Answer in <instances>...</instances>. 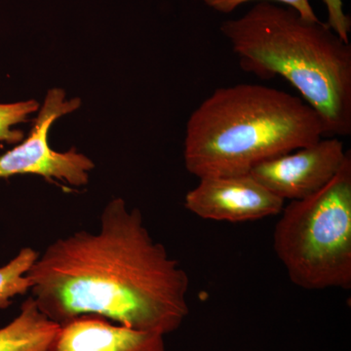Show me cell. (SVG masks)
I'll use <instances>...</instances> for the list:
<instances>
[{
  "label": "cell",
  "instance_id": "cell-1",
  "mask_svg": "<svg viewBox=\"0 0 351 351\" xmlns=\"http://www.w3.org/2000/svg\"><path fill=\"white\" fill-rule=\"evenodd\" d=\"M27 276L32 299L59 325L96 315L166 336L189 313L188 274L119 197L104 208L98 232L55 240Z\"/></svg>",
  "mask_w": 351,
  "mask_h": 351
},
{
  "label": "cell",
  "instance_id": "cell-2",
  "mask_svg": "<svg viewBox=\"0 0 351 351\" xmlns=\"http://www.w3.org/2000/svg\"><path fill=\"white\" fill-rule=\"evenodd\" d=\"M221 32L245 73L287 80L317 112L325 137L351 134V45L327 23L260 1Z\"/></svg>",
  "mask_w": 351,
  "mask_h": 351
},
{
  "label": "cell",
  "instance_id": "cell-3",
  "mask_svg": "<svg viewBox=\"0 0 351 351\" xmlns=\"http://www.w3.org/2000/svg\"><path fill=\"white\" fill-rule=\"evenodd\" d=\"M324 137L319 115L295 95L253 83L219 87L189 117L184 165L198 179L249 174Z\"/></svg>",
  "mask_w": 351,
  "mask_h": 351
},
{
  "label": "cell",
  "instance_id": "cell-4",
  "mask_svg": "<svg viewBox=\"0 0 351 351\" xmlns=\"http://www.w3.org/2000/svg\"><path fill=\"white\" fill-rule=\"evenodd\" d=\"M274 232L277 258L304 290L351 289V152L309 197L284 206Z\"/></svg>",
  "mask_w": 351,
  "mask_h": 351
},
{
  "label": "cell",
  "instance_id": "cell-5",
  "mask_svg": "<svg viewBox=\"0 0 351 351\" xmlns=\"http://www.w3.org/2000/svg\"><path fill=\"white\" fill-rule=\"evenodd\" d=\"M80 106V99L69 100L63 89L49 90L27 138L0 156V179L32 174L47 180H59L73 186L87 184L89 173L95 168L93 161L75 149L66 152L54 151L48 143L53 123L75 112Z\"/></svg>",
  "mask_w": 351,
  "mask_h": 351
},
{
  "label": "cell",
  "instance_id": "cell-6",
  "mask_svg": "<svg viewBox=\"0 0 351 351\" xmlns=\"http://www.w3.org/2000/svg\"><path fill=\"white\" fill-rule=\"evenodd\" d=\"M348 152L339 138L324 137L258 164L249 174L284 201L302 200L334 179Z\"/></svg>",
  "mask_w": 351,
  "mask_h": 351
},
{
  "label": "cell",
  "instance_id": "cell-7",
  "mask_svg": "<svg viewBox=\"0 0 351 351\" xmlns=\"http://www.w3.org/2000/svg\"><path fill=\"white\" fill-rule=\"evenodd\" d=\"M184 207L204 219L244 223L276 216L285 201L250 174L199 179L184 197Z\"/></svg>",
  "mask_w": 351,
  "mask_h": 351
},
{
  "label": "cell",
  "instance_id": "cell-8",
  "mask_svg": "<svg viewBox=\"0 0 351 351\" xmlns=\"http://www.w3.org/2000/svg\"><path fill=\"white\" fill-rule=\"evenodd\" d=\"M164 337L82 315L60 325L50 351H168Z\"/></svg>",
  "mask_w": 351,
  "mask_h": 351
},
{
  "label": "cell",
  "instance_id": "cell-9",
  "mask_svg": "<svg viewBox=\"0 0 351 351\" xmlns=\"http://www.w3.org/2000/svg\"><path fill=\"white\" fill-rule=\"evenodd\" d=\"M59 327L27 298L19 315L0 329V351H50Z\"/></svg>",
  "mask_w": 351,
  "mask_h": 351
},
{
  "label": "cell",
  "instance_id": "cell-10",
  "mask_svg": "<svg viewBox=\"0 0 351 351\" xmlns=\"http://www.w3.org/2000/svg\"><path fill=\"white\" fill-rule=\"evenodd\" d=\"M38 255V252L27 247L12 261L0 267V309L10 306L16 295L27 294L31 290L27 274Z\"/></svg>",
  "mask_w": 351,
  "mask_h": 351
},
{
  "label": "cell",
  "instance_id": "cell-11",
  "mask_svg": "<svg viewBox=\"0 0 351 351\" xmlns=\"http://www.w3.org/2000/svg\"><path fill=\"white\" fill-rule=\"evenodd\" d=\"M38 108L39 104L34 100L0 104V142L8 144L22 142L24 133L12 127L27 121L29 115L38 112Z\"/></svg>",
  "mask_w": 351,
  "mask_h": 351
},
{
  "label": "cell",
  "instance_id": "cell-12",
  "mask_svg": "<svg viewBox=\"0 0 351 351\" xmlns=\"http://www.w3.org/2000/svg\"><path fill=\"white\" fill-rule=\"evenodd\" d=\"M250 1H257V0H204V3L217 12L228 14L233 12L242 4ZM260 1L277 2L282 5L291 7L307 20H319L308 0H260Z\"/></svg>",
  "mask_w": 351,
  "mask_h": 351
},
{
  "label": "cell",
  "instance_id": "cell-13",
  "mask_svg": "<svg viewBox=\"0 0 351 351\" xmlns=\"http://www.w3.org/2000/svg\"><path fill=\"white\" fill-rule=\"evenodd\" d=\"M323 2L327 7V24L339 38L346 43H350L351 20L350 16L346 15L343 11V0H323Z\"/></svg>",
  "mask_w": 351,
  "mask_h": 351
}]
</instances>
